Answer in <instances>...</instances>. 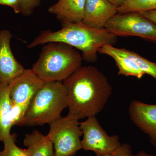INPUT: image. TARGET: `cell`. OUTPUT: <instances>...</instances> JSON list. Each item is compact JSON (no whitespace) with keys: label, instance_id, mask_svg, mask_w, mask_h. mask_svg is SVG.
<instances>
[{"label":"cell","instance_id":"ac0fdd59","mask_svg":"<svg viewBox=\"0 0 156 156\" xmlns=\"http://www.w3.org/2000/svg\"><path fill=\"white\" fill-rule=\"evenodd\" d=\"M17 134H11L3 140L4 148L1 151V156H27L26 149L18 147L16 144Z\"/></svg>","mask_w":156,"mask_h":156},{"label":"cell","instance_id":"4fadbf2b","mask_svg":"<svg viewBox=\"0 0 156 156\" xmlns=\"http://www.w3.org/2000/svg\"><path fill=\"white\" fill-rule=\"evenodd\" d=\"M14 125V105L9 95V85L0 84V142L11 134Z\"/></svg>","mask_w":156,"mask_h":156},{"label":"cell","instance_id":"44dd1931","mask_svg":"<svg viewBox=\"0 0 156 156\" xmlns=\"http://www.w3.org/2000/svg\"><path fill=\"white\" fill-rule=\"evenodd\" d=\"M0 5L11 7L16 14L20 13L19 0H0Z\"/></svg>","mask_w":156,"mask_h":156},{"label":"cell","instance_id":"8fae6325","mask_svg":"<svg viewBox=\"0 0 156 156\" xmlns=\"http://www.w3.org/2000/svg\"><path fill=\"white\" fill-rule=\"evenodd\" d=\"M118 13V8L108 0H86L82 22L91 28L102 29Z\"/></svg>","mask_w":156,"mask_h":156},{"label":"cell","instance_id":"484cf974","mask_svg":"<svg viewBox=\"0 0 156 156\" xmlns=\"http://www.w3.org/2000/svg\"><path fill=\"white\" fill-rule=\"evenodd\" d=\"M0 152H1V151H0ZM0 156H1V154H0Z\"/></svg>","mask_w":156,"mask_h":156},{"label":"cell","instance_id":"603a6c76","mask_svg":"<svg viewBox=\"0 0 156 156\" xmlns=\"http://www.w3.org/2000/svg\"><path fill=\"white\" fill-rule=\"evenodd\" d=\"M108 1L112 4H113L117 8H119L120 6L122 5L126 0H108Z\"/></svg>","mask_w":156,"mask_h":156},{"label":"cell","instance_id":"30bf717a","mask_svg":"<svg viewBox=\"0 0 156 156\" xmlns=\"http://www.w3.org/2000/svg\"><path fill=\"white\" fill-rule=\"evenodd\" d=\"M12 34L8 30L0 31V84H8L25 69L12 53Z\"/></svg>","mask_w":156,"mask_h":156},{"label":"cell","instance_id":"5bb4252c","mask_svg":"<svg viewBox=\"0 0 156 156\" xmlns=\"http://www.w3.org/2000/svg\"><path fill=\"white\" fill-rule=\"evenodd\" d=\"M27 156H55L53 143L48 135L38 130L27 134L23 141Z\"/></svg>","mask_w":156,"mask_h":156},{"label":"cell","instance_id":"6da1fadb","mask_svg":"<svg viewBox=\"0 0 156 156\" xmlns=\"http://www.w3.org/2000/svg\"><path fill=\"white\" fill-rule=\"evenodd\" d=\"M62 83L68 114L79 120L95 116L102 111L112 91L107 77L92 66H81Z\"/></svg>","mask_w":156,"mask_h":156},{"label":"cell","instance_id":"cb8c5ba5","mask_svg":"<svg viewBox=\"0 0 156 156\" xmlns=\"http://www.w3.org/2000/svg\"><path fill=\"white\" fill-rule=\"evenodd\" d=\"M133 156H156V155H152L148 154H147L146 153L144 152L140 151L137 154L133 155Z\"/></svg>","mask_w":156,"mask_h":156},{"label":"cell","instance_id":"e0dca14e","mask_svg":"<svg viewBox=\"0 0 156 156\" xmlns=\"http://www.w3.org/2000/svg\"><path fill=\"white\" fill-rule=\"evenodd\" d=\"M156 10V0H126L118 8L117 14L128 12L141 13Z\"/></svg>","mask_w":156,"mask_h":156},{"label":"cell","instance_id":"9a60e30c","mask_svg":"<svg viewBox=\"0 0 156 156\" xmlns=\"http://www.w3.org/2000/svg\"><path fill=\"white\" fill-rule=\"evenodd\" d=\"M98 53L108 55L113 58L119 69L118 74L119 75L131 76L140 79L145 74L133 60L126 56L117 54L104 47L101 48Z\"/></svg>","mask_w":156,"mask_h":156},{"label":"cell","instance_id":"d4e9b609","mask_svg":"<svg viewBox=\"0 0 156 156\" xmlns=\"http://www.w3.org/2000/svg\"><path fill=\"white\" fill-rule=\"evenodd\" d=\"M112 156V155H104V156Z\"/></svg>","mask_w":156,"mask_h":156},{"label":"cell","instance_id":"3957f363","mask_svg":"<svg viewBox=\"0 0 156 156\" xmlns=\"http://www.w3.org/2000/svg\"><path fill=\"white\" fill-rule=\"evenodd\" d=\"M83 57L76 49L61 42L45 44L32 69L44 82H62L82 66Z\"/></svg>","mask_w":156,"mask_h":156},{"label":"cell","instance_id":"9c48e42d","mask_svg":"<svg viewBox=\"0 0 156 156\" xmlns=\"http://www.w3.org/2000/svg\"><path fill=\"white\" fill-rule=\"evenodd\" d=\"M128 113L131 121L147 135L152 144L156 147V104L133 100L129 105Z\"/></svg>","mask_w":156,"mask_h":156},{"label":"cell","instance_id":"5b68a950","mask_svg":"<svg viewBox=\"0 0 156 156\" xmlns=\"http://www.w3.org/2000/svg\"><path fill=\"white\" fill-rule=\"evenodd\" d=\"M79 119L68 114L50 124L48 135L54 147L55 156H73L82 149L83 135Z\"/></svg>","mask_w":156,"mask_h":156},{"label":"cell","instance_id":"7a4b0ae2","mask_svg":"<svg viewBox=\"0 0 156 156\" xmlns=\"http://www.w3.org/2000/svg\"><path fill=\"white\" fill-rule=\"evenodd\" d=\"M60 22L61 29L41 32L27 48L32 49L50 42H61L80 50L83 60L93 63L97 61V53L101 48L106 45L114 46L117 43V37L105 28H91L82 22Z\"/></svg>","mask_w":156,"mask_h":156},{"label":"cell","instance_id":"d6986e66","mask_svg":"<svg viewBox=\"0 0 156 156\" xmlns=\"http://www.w3.org/2000/svg\"><path fill=\"white\" fill-rule=\"evenodd\" d=\"M41 0H19L20 13L24 16H29L40 5Z\"/></svg>","mask_w":156,"mask_h":156},{"label":"cell","instance_id":"7c38bea8","mask_svg":"<svg viewBox=\"0 0 156 156\" xmlns=\"http://www.w3.org/2000/svg\"><path fill=\"white\" fill-rule=\"evenodd\" d=\"M86 0H58L48 9L60 21L82 22L84 17Z\"/></svg>","mask_w":156,"mask_h":156},{"label":"cell","instance_id":"8992f818","mask_svg":"<svg viewBox=\"0 0 156 156\" xmlns=\"http://www.w3.org/2000/svg\"><path fill=\"white\" fill-rule=\"evenodd\" d=\"M105 28L116 37H139L156 43V24L139 13L117 14Z\"/></svg>","mask_w":156,"mask_h":156},{"label":"cell","instance_id":"ba28073f","mask_svg":"<svg viewBox=\"0 0 156 156\" xmlns=\"http://www.w3.org/2000/svg\"><path fill=\"white\" fill-rule=\"evenodd\" d=\"M44 83L32 69H24L9 84L11 101L15 105L27 107Z\"/></svg>","mask_w":156,"mask_h":156},{"label":"cell","instance_id":"52a82bcc","mask_svg":"<svg viewBox=\"0 0 156 156\" xmlns=\"http://www.w3.org/2000/svg\"><path fill=\"white\" fill-rule=\"evenodd\" d=\"M83 136L82 149L94 152L96 156L113 154L120 145L117 135L109 136L102 128L95 116L89 117L80 122Z\"/></svg>","mask_w":156,"mask_h":156},{"label":"cell","instance_id":"ffe728a7","mask_svg":"<svg viewBox=\"0 0 156 156\" xmlns=\"http://www.w3.org/2000/svg\"><path fill=\"white\" fill-rule=\"evenodd\" d=\"M112 156H133L131 146L128 144H123L113 154Z\"/></svg>","mask_w":156,"mask_h":156},{"label":"cell","instance_id":"7402d4cb","mask_svg":"<svg viewBox=\"0 0 156 156\" xmlns=\"http://www.w3.org/2000/svg\"><path fill=\"white\" fill-rule=\"evenodd\" d=\"M142 16L147 18L156 25V10L140 13Z\"/></svg>","mask_w":156,"mask_h":156},{"label":"cell","instance_id":"2e32d148","mask_svg":"<svg viewBox=\"0 0 156 156\" xmlns=\"http://www.w3.org/2000/svg\"><path fill=\"white\" fill-rule=\"evenodd\" d=\"M103 47L112 52L132 59L144 73L151 76L156 81V62L149 61L147 58L140 56L138 53L125 48L119 49L111 45H105Z\"/></svg>","mask_w":156,"mask_h":156},{"label":"cell","instance_id":"277c9868","mask_svg":"<svg viewBox=\"0 0 156 156\" xmlns=\"http://www.w3.org/2000/svg\"><path fill=\"white\" fill-rule=\"evenodd\" d=\"M68 107L66 91L62 82H45L30 101L23 126L50 125L61 117V113Z\"/></svg>","mask_w":156,"mask_h":156}]
</instances>
